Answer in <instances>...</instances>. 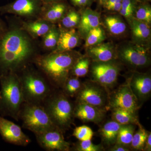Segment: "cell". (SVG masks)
Returning <instances> with one entry per match:
<instances>
[{"mask_svg": "<svg viewBox=\"0 0 151 151\" xmlns=\"http://www.w3.org/2000/svg\"><path fill=\"white\" fill-rule=\"evenodd\" d=\"M74 107L68 97L63 93L50 98L45 108L53 124L63 132L68 129L73 123Z\"/></svg>", "mask_w": 151, "mask_h": 151, "instance_id": "obj_4", "label": "cell"}, {"mask_svg": "<svg viewBox=\"0 0 151 151\" xmlns=\"http://www.w3.org/2000/svg\"><path fill=\"white\" fill-rule=\"evenodd\" d=\"M81 14L73 9H68L60 20V25L63 29H70L78 27Z\"/></svg>", "mask_w": 151, "mask_h": 151, "instance_id": "obj_25", "label": "cell"}, {"mask_svg": "<svg viewBox=\"0 0 151 151\" xmlns=\"http://www.w3.org/2000/svg\"><path fill=\"white\" fill-rule=\"evenodd\" d=\"M35 135L39 145L47 150L68 151L70 150V144L65 140L63 132L58 128Z\"/></svg>", "mask_w": 151, "mask_h": 151, "instance_id": "obj_12", "label": "cell"}, {"mask_svg": "<svg viewBox=\"0 0 151 151\" xmlns=\"http://www.w3.org/2000/svg\"><path fill=\"white\" fill-rule=\"evenodd\" d=\"M91 80L109 91L116 86L121 70L116 60L106 62L92 61L90 64Z\"/></svg>", "mask_w": 151, "mask_h": 151, "instance_id": "obj_7", "label": "cell"}, {"mask_svg": "<svg viewBox=\"0 0 151 151\" xmlns=\"http://www.w3.org/2000/svg\"><path fill=\"white\" fill-rule=\"evenodd\" d=\"M122 0H107L102 6L107 10L119 12L122 6Z\"/></svg>", "mask_w": 151, "mask_h": 151, "instance_id": "obj_36", "label": "cell"}, {"mask_svg": "<svg viewBox=\"0 0 151 151\" xmlns=\"http://www.w3.org/2000/svg\"><path fill=\"white\" fill-rule=\"evenodd\" d=\"M82 56L79 52L72 50L53 51L37 57L36 62L55 86L63 88L73 66Z\"/></svg>", "mask_w": 151, "mask_h": 151, "instance_id": "obj_2", "label": "cell"}, {"mask_svg": "<svg viewBox=\"0 0 151 151\" xmlns=\"http://www.w3.org/2000/svg\"><path fill=\"white\" fill-rule=\"evenodd\" d=\"M1 78L3 103L11 115L17 119L24 100L20 79L13 72L2 73Z\"/></svg>", "mask_w": 151, "mask_h": 151, "instance_id": "obj_3", "label": "cell"}, {"mask_svg": "<svg viewBox=\"0 0 151 151\" xmlns=\"http://www.w3.org/2000/svg\"><path fill=\"white\" fill-rule=\"evenodd\" d=\"M20 79L24 100L28 103L37 104L45 100L49 94V86L38 73L34 71H26Z\"/></svg>", "mask_w": 151, "mask_h": 151, "instance_id": "obj_6", "label": "cell"}, {"mask_svg": "<svg viewBox=\"0 0 151 151\" xmlns=\"http://www.w3.org/2000/svg\"><path fill=\"white\" fill-rule=\"evenodd\" d=\"M74 150L77 151H102L105 148L101 144L95 145L91 140H86L78 142L74 146Z\"/></svg>", "mask_w": 151, "mask_h": 151, "instance_id": "obj_35", "label": "cell"}, {"mask_svg": "<svg viewBox=\"0 0 151 151\" xmlns=\"http://www.w3.org/2000/svg\"><path fill=\"white\" fill-rule=\"evenodd\" d=\"M82 84L78 77L69 76L63 87V93L67 97H74L81 89Z\"/></svg>", "mask_w": 151, "mask_h": 151, "instance_id": "obj_30", "label": "cell"}, {"mask_svg": "<svg viewBox=\"0 0 151 151\" xmlns=\"http://www.w3.org/2000/svg\"><path fill=\"white\" fill-rule=\"evenodd\" d=\"M128 81L139 103H142L148 100L151 94V77L150 74L135 72Z\"/></svg>", "mask_w": 151, "mask_h": 151, "instance_id": "obj_14", "label": "cell"}, {"mask_svg": "<svg viewBox=\"0 0 151 151\" xmlns=\"http://www.w3.org/2000/svg\"><path fill=\"white\" fill-rule=\"evenodd\" d=\"M107 110L84 102L77 101L74 106V117L84 122L99 124L105 119Z\"/></svg>", "mask_w": 151, "mask_h": 151, "instance_id": "obj_15", "label": "cell"}, {"mask_svg": "<svg viewBox=\"0 0 151 151\" xmlns=\"http://www.w3.org/2000/svg\"><path fill=\"white\" fill-rule=\"evenodd\" d=\"M60 31L57 45L53 51H69L78 46L81 37L75 29H60Z\"/></svg>", "mask_w": 151, "mask_h": 151, "instance_id": "obj_20", "label": "cell"}, {"mask_svg": "<svg viewBox=\"0 0 151 151\" xmlns=\"http://www.w3.org/2000/svg\"><path fill=\"white\" fill-rule=\"evenodd\" d=\"M94 132L90 127L86 125L76 127L73 132V136L80 141L91 140Z\"/></svg>", "mask_w": 151, "mask_h": 151, "instance_id": "obj_34", "label": "cell"}, {"mask_svg": "<svg viewBox=\"0 0 151 151\" xmlns=\"http://www.w3.org/2000/svg\"><path fill=\"white\" fill-rule=\"evenodd\" d=\"M143 151H151V133L150 132L149 133V134L148 135Z\"/></svg>", "mask_w": 151, "mask_h": 151, "instance_id": "obj_40", "label": "cell"}, {"mask_svg": "<svg viewBox=\"0 0 151 151\" xmlns=\"http://www.w3.org/2000/svg\"><path fill=\"white\" fill-rule=\"evenodd\" d=\"M44 4H47V3H51L54 2H58L63 1H65V0H42Z\"/></svg>", "mask_w": 151, "mask_h": 151, "instance_id": "obj_41", "label": "cell"}, {"mask_svg": "<svg viewBox=\"0 0 151 151\" xmlns=\"http://www.w3.org/2000/svg\"><path fill=\"white\" fill-rule=\"evenodd\" d=\"M60 32L59 29L54 25L47 33L42 37V45L45 49L53 51L56 48Z\"/></svg>", "mask_w": 151, "mask_h": 151, "instance_id": "obj_28", "label": "cell"}, {"mask_svg": "<svg viewBox=\"0 0 151 151\" xmlns=\"http://www.w3.org/2000/svg\"><path fill=\"white\" fill-rule=\"evenodd\" d=\"M128 22L131 28L133 42L147 47L150 42V25L134 18Z\"/></svg>", "mask_w": 151, "mask_h": 151, "instance_id": "obj_17", "label": "cell"}, {"mask_svg": "<svg viewBox=\"0 0 151 151\" xmlns=\"http://www.w3.org/2000/svg\"><path fill=\"white\" fill-rule=\"evenodd\" d=\"M112 118L113 120L122 125L133 124L140 127L141 124L139 122L137 114H135L121 109H113Z\"/></svg>", "mask_w": 151, "mask_h": 151, "instance_id": "obj_24", "label": "cell"}, {"mask_svg": "<svg viewBox=\"0 0 151 151\" xmlns=\"http://www.w3.org/2000/svg\"><path fill=\"white\" fill-rule=\"evenodd\" d=\"M104 23L108 32L113 35H122L127 30V25L119 16L108 15L105 17Z\"/></svg>", "mask_w": 151, "mask_h": 151, "instance_id": "obj_23", "label": "cell"}, {"mask_svg": "<svg viewBox=\"0 0 151 151\" xmlns=\"http://www.w3.org/2000/svg\"><path fill=\"white\" fill-rule=\"evenodd\" d=\"M22 119L24 127L35 135L58 128L45 108L37 104L28 103L26 105L22 111Z\"/></svg>", "mask_w": 151, "mask_h": 151, "instance_id": "obj_5", "label": "cell"}, {"mask_svg": "<svg viewBox=\"0 0 151 151\" xmlns=\"http://www.w3.org/2000/svg\"><path fill=\"white\" fill-rule=\"evenodd\" d=\"M44 4L42 0H14L0 6V14H12L28 19L39 18Z\"/></svg>", "mask_w": 151, "mask_h": 151, "instance_id": "obj_11", "label": "cell"}, {"mask_svg": "<svg viewBox=\"0 0 151 151\" xmlns=\"http://www.w3.org/2000/svg\"><path fill=\"white\" fill-rule=\"evenodd\" d=\"M131 150V148L128 146L115 144L113 146L108 149V150L110 151H129Z\"/></svg>", "mask_w": 151, "mask_h": 151, "instance_id": "obj_38", "label": "cell"}, {"mask_svg": "<svg viewBox=\"0 0 151 151\" xmlns=\"http://www.w3.org/2000/svg\"><path fill=\"white\" fill-rule=\"evenodd\" d=\"M78 24V33L81 38L85 39L90 30L100 25V13L89 7L85 8L81 12Z\"/></svg>", "mask_w": 151, "mask_h": 151, "instance_id": "obj_18", "label": "cell"}, {"mask_svg": "<svg viewBox=\"0 0 151 151\" xmlns=\"http://www.w3.org/2000/svg\"><path fill=\"white\" fill-rule=\"evenodd\" d=\"M87 48L86 56L92 61L106 62L117 59L116 49L111 42H102Z\"/></svg>", "mask_w": 151, "mask_h": 151, "instance_id": "obj_16", "label": "cell"}, {"mask_svg": "<svg viewBox=\"0 0 151 151\" xmlns=\"http://www.w3.org/2000/svg\"><path fill=\"white\" fill-rule=\"evenodd\" d=\"M68 9L65 1L44 4L39 18L53 24L60 20Z\"/></svg>", "mask_w": 151, "mask_h": 151, "instance_id": "obj_19", "label": "cell"}, {"mask_svg": "<svg viewBox=\"0 0 151 151\" xmlns=\"http://www.w3.org/2000/svg\"><path fill=\"white\" fill-rule=\"evenodd\" d=\"M116 51L117 59L133 68L147 67L150 64V58L147 47L134 42L122 45Z\"/></svg>", "mask_w": 151, "mask_h": 151, "instance_id": "obj_8", "label": "cell"}, {"mask_svg": "<svg viewBox=\"0 0 151 151\" xmlns=\"http://www.w3.org/2000/svg\"><path fill=\"white\" fill-rule=\"evenodd\" d=\"M107 0H97V3L99 6H102L103 4Z\"/></svg>", "mask_w": 151, "mask_h": 151, "instance_id": "obj_42", "label": "cell"}, {"mask_svg": "<svg viewBox=\"0 0 151 151\" xmlns=\"http://www.w3.org/2000/svg\"><path fill=\"white\" fill-rule=\"evenodd\" d=\"M122 124L112 120L109 121L100 128L99 134L104 145L111 147L115 145Z\"/></svg>", "mask_w": 151, "mask_h": 151, "instance_id": "obj_22", "label": "cell"}, {"mask_svg": "<svg viewBox=\"0 0 151 151\" xmlns=\"http://www.w3.org/2000/svg\"><path fill=\"white\" fill-rule=\"evenodd\" d=\"M138 3L137 0H122L121 9L119 13L127 19V22L133 18Z\"/></svg>", "mask_w": 151, "mask_h": 151, "instance_id": "obj_33", "label": "cell"}, {"mask_svg": "<svg viewBox=\"0 0 151 151\" xmlns=\"http://www.w3.org/2000/svg\"><path fill=\"white\" fill-rule=\"evenodd\" d=\"M136 126L133 124L122 125L118 133L116 144L130 147Z\"/></svg>", "mask_w": 151, "mask_h": 151, "instance_id": "obj_26", "label": "cell"}, {"mask_svg": "<svg viewBox=\"0 0 151 151\" xmlns=\"http://www.w3.org/2000/svg\"><path fill=\"white\" fill-rule=\"evenodd\" d=\"M8 28L6 23L0 17V42L7 31Z\"/></svg>", "mask_w": 151, "mask_h": 151, "instance_id": "obj_39", "label": "cell"}, {"mask_svg": "<svg viewBox=\"0 0 151 151\" xmlns=\"http://www.w3.org/2000/svg\"><path fill=\"white\" fill-rule=\"evenodd\" d=\"M109 93L103 86L91 80L82 83L76 94V100L107 110Z\"/></svg>", "mask_w": 151, "mask_h": 151, "instance_id": "obj_10", "label": "cell"}, {"mask_svg": "<svg viewBox=\"0 0 151 151\" xmlns=\"http://www.w3.org/2000/svg\"><path fill=\"white\" fill-rule=\"evenodd\" d=\"M0 133L4 139L14 145L25 146L30 142L29 138L25 134L20 127L1 116Z\"/></svg>", "mask_w": 151, "mask_h": 151, "instance_id": "obj_13", "label": "cell"}, {"mask_svg": "<svg viewBox=\"0 0 151 151\" xmlns=\"http://www.w3.org/2000/svg\"><path fill=\"white\" fill-rule=\"evenodd\" d=\"M53 24L44 20L37 19L35 21L23 22L21 27L33 39L42 37L54 26Z\"/></svg>", "mask_w": 151, "mask_h": 151, "instance_id": "obj_21", "label": "cell"}, {"mask_svg": "<svg viewBox=\"0 0 151 151\" xmlns=\"http://www.w3.org/2000/svg\"><path fill=\"white\" fill-rule=\"evenodd\" d=\"M33 38L21 27L10 26L0 42V70L2 73L23 68L35 55Z\"/></svg>", "mask_w": 151, "mask_h": 151, "instance_id": "obj_1", "label": "cell"}, {"mask_svg": "<svg viewBox=\"0 0 151 151\" xmlns=\"http://www.w3.org/2000/svg\"><path fill=\"white\" fill-rule=\"evenodd\" d=\"M139 3H149L151 0H137Z\"/></svg>", "mask_w": 151, "mask_h": 151, "instance_id": "obj_43", "label": "cell"}, {"mask_svg": "<svg viewBox=\"0 0 151 151\" xmlns=\"http://www.w3.org/2000/svg\"><path fill=\"white\" fill-rule=\"evenodd\" d=\"M133 136L130 147L131 150L143 151L148 135L150 132L144 129L142 125Z\"/></svg>", "mask_w": 151, "mask_h": 151, "instance_id": "obj_31", "label": "cell"}, {"mask_svg": "<svg viewBox=\"0 0 151 151\" xmlns=\"http://www.w3.org/2000/svg\"><path fill=\"white\" fill-rule=\"evenodd\" d=\"M105 30L100 25L90 30L85 37V47H90L102 43L106 39Z\"/></svg>", "mask_w": 151, "mask_h": 151, "instance_id": "obj_27", "label": "cell"}, {"mask_svg": "<svg viewBox=\"0 0 151 151\" xmlns=\"http://www.w3.org/2000/svg\"><path fill=\"white\" fill-rule=\"evenodd\" d=\"M71 4L74 6L78 7L85 8L89 7L94 0H69Z\"/></svg>", "mask_w": 151, "mask_h": 151, "instance_id": "obj_37", "label": "cell"}, {"mask_svg": "<svg viewBox=\"0 0 151 151\" xmlns=\"http://www.w3.org/2000/svg\"><path fill=\"white\" fill-rule=\"evenodd\" d=\"M140 106L137 98L132 92L128 81L109 93L108 109H123L137 114Z\"/></svg>", "mask_w": 151, "mask_h": 151, "instance_id": "obj_9", "label": "cell"}, {"mask_svg": "<svg viewBox=\"0 0 151 151\" xmlns=\"http://www.w3.org/2000/svg\"><path fill=\"white\" fill-rule=\"evenodd\" d=\"M133 18L150 25L151 7L149 3H138L133 15Z\"/></svg>", "mask_w": 151, "mask_h": 151, "instance_id": "obj_29", "label": "cell"}, {"mask_svg": "<svg viewBox=\"0 0 151 151\" xmlns=\"http://www.w3.org/2000/svg\"><path fill=\"white\" fill-rule=\"evenodd\" d=\"M91 61L88 57L82 56L73 66L70 74L78 78L85 76L89 72Z\"/></svg>", "mask_w": 151, "mask_h": 151, "instance_id": "obj_32", "label": "cell"}]
</instances>
